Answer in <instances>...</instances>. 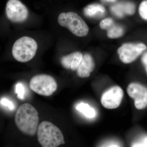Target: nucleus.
Wrapping results in <instances>:
<instances>
[{
  "label": "nucleus",
  "mask_w": 147,
  "mask_h": 147,
  "mask_svg": "<svg viewBox=\"0 0 147 147\" xmlns=\"http://www.w3.org/2000/svg\"><path fill=\"white\" fill-rule=\"evenodd\" d=\"M15 122L16 126L22 133L34 136L38 128V112L30 104L24 103L19 106L16 111Z\"/></svg>",
  "instance_id": "f257e3e1"
},
{
  "label": "nucleus",
  "mask_w": 147,
  "mask_h": 147,
  "mask_svg": "<svg viewBox=\"0 0 147 147\" xmlns=\"http://www.w3.org/2000/svg\"><path fill=\"white\" fill-rule=\"evenodd\" d=\"M38 140L43 147H57L65 144L60 129L50 122L44 121L37 129Z\"/></svg>",
  "instance_id": "f03ea898"
},
{
  "label": "nucleus",
  "mask_w": 147,
  "mask_h": 147,
  "mask_svg": "<svg viewBox=\"0 0 147 147\" xmlns=\"http://www.w3.org/2000/svg\"><path fill=\"white\" fill-rule=\"evenodd\" d=\"M38 45L34 39L28 36L22 37L14 42L12 48L13 58L20 62H27L35 56Z\"/></svg>",
  "instance_id": "7ed1b4c3"
},
{
  "label": "nucleus",
  "mask_w": 147,
  "mask_h": 147,
  "mask_svg": "<svg viewBox=\"0 0 147 147\" xmlns=\"http://www.w3.org/2000/svg\"><path fill=\"white\" fill-rule=\"evenodd\" d=\"M58 21L60 26L68 29L76 36L84 37L88 33L89 29L86 23L75 12L61 13Z\"/></svg>",
  "instance_id": "20e7f679"
},
{
  "label": "nucleus",
  "mask_w": 147,
  "mask_h": 147,
  "mask_svg": "<svg viewBox=\"0 0 147 147\" xmlns=\"http://www.w3.org/2000/svg\"><path fill=\"white\" fill-rule=\"evenodd\" d=\"M30 87L34 92L43 96L52 95L57 88V84L52 76L47 74H40L31 79Z\"/></svg>",
  "instance_id": "39448f33"
},
{
  "label": "nucleus",
  "mask_w": 147,
  "mask_h": 147,
  "mask_svg": "<svg viewBox=\"0 0 147 147\" xmlns=\"http://www.w3.org/2000/svg\"><path fill=\"white\" fill-rule=\"evenodd\" d=\"M146 49L144 43H127L119 47L117 53L121 61L124 63L129 64L136 60Z\"/></svg>",
  "instance_id": "423d86ee"
},
{
  "label": "nucleus",
  "mask_w": 147,
  "mask_h": 147,
  "mask_svg": "<svg viewBox=\"0 0 147 147\" xmlns=\"http://www.w3.org/2000/svg\"><path fill=\"white\" fill-rule=\"evenodd\" d=\"M6 15L7 18L13 23H22L28 16V10L19 0H9L7 3Z\"/></svg>",
  "instance_id": "0eeeda50"
},
{
  "label": "nucleus",
  "mask_w": 147,
  "mask_h": 147,
  "mask_svg": "<svg viewBox=\"0 0 147 147\" xmlns=\"http://www.w3.org/2000/svg\"><path fill=\"white\" fill-rule=\"evenodd\" d=\"M123 96V91L120 87L114 86L102 94L100 102L106 109H116L120 105Z\"/></svg>",
  "instance_id": "6e6552de"
},
{
  "label": "nucleus",
  "mask_w": 147,
  "mask_h": 147,
  "mask_svg": "<svg viewBox=\"0 0 147 147\" xmlns=\"http://www.w3.org/2000/svg\"><path fill=\"white\" fill-rule=\"evenodd\" d=\"M128 95L134 100L135 108L142 110L147 106V88L141 84L131 83L127 89Z\"/></svg>",
  "instance_id": "1a4fd4ad"
},
{
  "label": "nucleus",
  "mask_w": 147,
  "mask_h": 147,
  "mask_svg": "<svg viewBox=\"0 0 147 147\" xmlns=\"http://www.w3.org/2000/svg\"><path fill=\"white\" fill-rule=\"evenodd\" d=\"M94 61L91 55L86 54L83 56L82 61L77 69V75L81 78L88 77L94 68Z\"/></svg>",
  "instance_id": "9d476101"
},
{
  "label": "nucleus",
  "mask_w": 147,
  "mask_h": 147,
  "mask_svg": "<svg viewBox=\"0 0 147 147\" xmlns=\"http://www.w3.org/2000/svg\"><path fill=\"white\" fill-rule=\"evenodd\" d=\"M83 58L82 53L74 52L63 57L61 59V64L65 68L75 71L79 67Z\"/></svg>",
  "instance_id": "9b49d317"
},
{
  "label": "nucleus",
  "mask_w": 147,
  "mask_h": 147,
  "mask_svg": "<svg viewBox=\"0 0 147 147\" xmlns=\"http://www.w3.org/2000/svg\"><path fill=\"white\" fill-rule=\"evenodd\" d=\"M135 5L130 2L119 3L114 5L112 10L117 16L122 17L124 14H133L135 12Z\"/></svg>",
  "instance_id": "f8f14e48"
},
{
  "label": "nucleus",
  "mask_w": 147,
  "mask_h": 147,
  "mask_svg": "<svg viewBox=\"0 0 147 147\" xmlns=\"http://www.w3.org/2000/svg\"><path fill=\"white\" fill-rule=\"evenodd\" d=\"M105 8L99 4H92L84 9V13L87 17H95L102 16L105 13Z\"/></svg>",
  "instance_id": "ddd939ff"
},
{
  "label": "nucleus",
  "mask_w": 147,
  "mask_h": 147,
  "mask_svg": "<svg viewBox=\"0 0 147 147\" xmlns=\"http://www.w3.org/2000/svg\"><path fill=\"white\" fill-rule=\"evenodd\" d=\"M107 32V35L108 38L115 39L121 37L124 34L123 29L119 25L112 24L106 30Z\"/></svg>",
  "instance_id": "4468645a"
},
{
  "label": "nucleus",
  "mask_w": 147,
  "mask_h": 147,
  "mask_svg": "<svg viewBox=\"0 0 147 147\" xmlns=\"http://www.w3.org/2000/svg\"><path fill=\"white\" fill-rule=\"evenodd\" d=\"M76 109L89 118L94 117L95 116V111L94 109L91 108L87 103L81 102L76 106Z\"/></svg>",
  "instance_id": "2eb2a0df"
},
{
  "label": "nucleus",
  "mask_w": 147,
  "mask_h": 147,
  "mask_svg": "<svg viewBox=\"0 0 147 147\" xmlns=\"http://www.w3.org/2000/svg\"><path fill=\"white\" fill-rule=\"evenodd\" d=\"M139 15L142 18L147 20V0L143 1L139 5Z\"/></svg>",
  "instance_id": "dca6fc26"
},
{
  "label": "nucleus",
  "mask_w": 147,
  "mask_h": 147,
  "mask_svg": "<svg viewBox=\"0 0 147 147\" xmlns=\"http://www.w3.org/2000/svg\"><path fill=\"white\" fill-rule=\"evenodd\" d=\"M15 92L17 94V97L19 99H23L25 94V88L23 84L18 83L16 84L15 88Z\"/></svg>",
  "instance_id": "f3484780"
},
{
  "label": "nucleus",
  "mask_w": 147,
  "mask_h": 147,
  "mask_svg": "<svg viewBox=\"0 0 147 147\" xmlns=\"http://www.w3.org/2000/svg\"><path fill=\"white\" fill-rule=\"evenodd\" d=\"M114 23L113 19L111 18H106L103 19L100 22V27L102 30H105Z\"/></svg>",
  "instance_id": "a211bd4d"
},
{
  "label": "nucleus",
  "mask_w": 147,
  "mask_h": 147,
  "mask_svg": "<svg viewBox=\"0 0 147 147\" xmlns=\"http://www.w3.org/2000/svg\"><path fill=\"white\" fill-rule=\"evenodd\" d=\"M132 147H147V136L143 137L139 141L134 142Z\"/></svg>",
  "instance_id": "6ab92c4d"
},
{
  "label": "nucleus",
  "mask_w": 147,
  "mask_h": 147,
  "mask_svg": "<svg viewBox=\"0 0 147 147\" xmlns=\"http://www.w3.org/2000/svg\"><path fill=\"white\" fill-rule=\"evenodd\" d=\"M1 103L4 106L8 107L11 110L14 109V106L13 103L10 100H9L6 98L2 99L1 100Z\"/></svg>",
  "instance_id": "aec40b11"
},
{
  "label": "nucleus",
  "mask_w": 147,
  "mask_h": 147,
  "mask_svg": "<svg viewBox=\"0 0 147 147\" xmlns=\"http://www.w3.org/2000/svg\"><path fill=\"white\" fill-rule=\"evenodd\" d=\"M143 61H144V63L146 65L147 68V54L143 57Z\"/></svg>",
  "instance_id": "412c9836"
},
{
  "label": "nucleus",
  "mask_w": 147,
  "mask_h": 147,
  "mask_svg": "<svg viewBox=\"0 0 147 147\" xmlns=\"http://www.w3.org/2000/svg\"><path fill=\"white\" fill-rule=\"evenodd\" d=\"M103 1L105 2H108V3H113L115 2L117 0H102Z\"/></svg>",
  "instance_id": "4be33fe9"
}]
</instances>
